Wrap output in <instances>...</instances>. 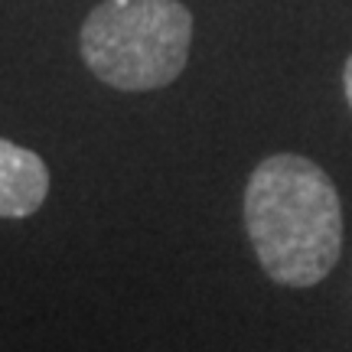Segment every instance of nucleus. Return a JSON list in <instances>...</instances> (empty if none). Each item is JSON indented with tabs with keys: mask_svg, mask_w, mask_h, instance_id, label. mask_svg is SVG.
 <instances>
[{
	"mask_svg": "<svg viewBox=\"0 0 352 352\" xmlns=\"http://www.w3.org/2000/svg\"><path fill=\"white\" fill-rule=\"evenodd\" d=\"M245 228L264 274L287 287H314L342 252V206L327 170L300 153H274L252 170Z\"/></svg>",
	"mask_w": 352,
	"mask_h": 352,
	"instance_id": "nucleus-1",
	"label": "nucleus"
},
{
	"mask_svg": "<svg viewBox=\"0 0 352 352\" xmlns=\"http://www.w3.org/2000/svg\"><path fill=\"white\" fill-rule=\"evenodd\" d=\"M82 59L121 91H153L186 69L192 13L179 0H104L82 23Z\"/></svg>",
	"mask_w": 352,
	"mask_h": 352,
	"instance_id": "nucleus-2",
	"label": "nucleus"
},
{
	"mask_svg": "<svg viewBox=\"0 0 352 352\" xmlns=\"http://www.w3.org/2000/svg\"><path fill=\"white\" fill-rule=\"evenodd\" d=\"M50 196V166L43 157L0 138V219H26Z\"/></svg>",
	"mask_w": 352,
	"mask_h": 352,
	"instance_id": "nucleus-3",
	"label": "nucleus"
},
{
	"mask_svg": "<svg viewBox=\"0 0 352 352\" xmlns=\"http://www.w3.org/2000/svg\"><path fill=\"white\" fill-rule=\"evenodd\" d=\"M342 85H346V101L352 108V56L346 59V69H342Z\"/></svg>",
	"mask_w": 352,
	"mask_h": 352,
	"instance_id": "nucleus-4",
	"label": "nucleus"
}]
</instances>
